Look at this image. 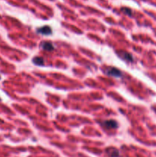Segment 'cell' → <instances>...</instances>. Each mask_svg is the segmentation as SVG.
<instances>
[{"mask_svg": "<svg viewBox=\"0 0 156 157\" xmlns=\"http://www.w3.org/2000/svg\"><path fill=\"white\" fill-rule=\"evenodd\" d=\"M102 125L106 129H115V128H117L118 126H119L118 123L116 120H113V119L105 120L104 122H102Z\"/></svg>", "mask_w": 156, "mask_h": 157, "instance_id": "cell-2", "label": "cell"}, {"mask_svg": "<svg viewBox=\"0 0 156 157\" xmlns=\"http://www.w3.org/2000/svg\"><path fill=\"white\" fill-rule=\"evenodd\" d=\"M41 47L43 50L44 51H51L54 49V45L52 44V43L49 42H44L41 44Z\"/></svg>", "mask_w": 156, "mask_h": 157, "instance_id": "cell-5", "label": "cell"}, {"mask_svg": "<svg viewBox=\"0 0 156 157\" xmlns=\"http://www.w3.org/2000/svg\"><path fill=\"white\" fill-rule=\"evenodd\" d=\"M105 73L109 76H112L115 77H120L122 76V72L120 70L116 68H113V67H109V68H107L105 70Z\"/></svg>", "mask_w": 156, "mask_h": 157, "instance_id": "cell-1", "label": "cell"}, {"mask_svg": "<svg viewBox=\"0 0 156 157\" xmlns=\"http://www.w3.org/2000/svg\"><path fill=\"white\" fill-rule=\"evenodd\" d=\"M122 11H123L124 13L128 15L129 16H132V11H131V9H129V8H123V9H122Z\"/></svg>", "mask_w": 156, "mask_h": 157, "instance_id": "cell-7", "label": "cell"}, {"mask_svg": "<svg viewBox=\"0 0 156 157\" xmlns=\"http://www.w3.org/2000/svg\"><path fill=\"white\" fill-rule=\"evenodd\" d=\"M37 32L39 33V34H41L43 35H50L52 33V30L51 28L48 25H44L42 26L41 28H38Z\"/></svg>", "mask_w": 156, "mask_h": 157, "instance_id": "cell-3", "label": "cell"}, {"mask_svg": "<svg viewBox=\"0 0 156 157\" xmlns=\"http://www.w3.org/2000/svg\"><path fill=\"white\" fill-rule=\"evenodd\" d=\"M119 57L122 58L123 60H125V61H126L128 62H132L133 61V58L132 56L129 54V53H127V52L125 51H121L119 52Z\"/></svg>", "mask_w": 156, "mask_h": 157, "instance_id": "cell-4", "label": "cell"}, {"mask_svg": "<svg viewBox=\"0 0 156 157\" xmlns=\"http://www.w3.org/2000/svg\"><path fill=\"white\" fill-rule=\"evenodd\" d=\"M32 61L34 64H35L36 65H38V66H42L44 64V59L41 57H35L34 58Z\"/></svg>", "mask_w": 156, "mask_h": 157, "instance_id": "cell-6", "label": "cell"}]
</instances>
